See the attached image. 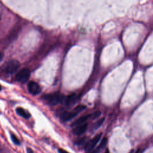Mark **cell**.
<instances>
[{
    "mask_svg": "<svg viewBox=\"0 0 153 153\" xmlns=\"http://www.w3.org/2000/svg\"><path fill=\"white\" fill-rule=\"evenodd\" d=\"M100 115H101V112L100 111H97L93 112V114H91V118L93 120L97 119L100 116Z\"/></svg>",
    "mask_w": 153,
    "mask_h": 153,
    "instance_id": "9a60e30c",
    "label": "cell"
},
{
    "mask_svg": "<svg viewBox=\"0 0 153 153\" xmlns=\"http://www.w3.org/2000/svg\"><path fill=\"white\" fill-rule=\"evenodd\" d=\"M58 152H59V153H69L68 151H66V150H65L63 149H62V148L58 149Z\"/></svg>",
    "mask_w": 153,
    "mask_h": 153,
    "instance_id": "2e32d148",
    "label": "cell"
},
{
    "mask_svg": "<svg viewBox=\"0 0 153 153\" xmlns=\"http://www.w3.org/2000/svg\"><path fill=\"white\" fill-rule=\"evenodd\" d=\"M105 121V118H101L100 119H99L98 120H97L91 126V129L93 130H97V128H99L103 123Z\"/></svg>",
    "mask_w": 153,
    "mask_h": 153,
    "instance_id": "7c38bea8",
    "label": "cell"
},
{
    "mask_svg": "<svg viewBox=\"0 0 153 153\" xmlns=\"http://www.w3.org/2000/svg\"><path fill=\"white\" fill-rule=\"evenodd\" d=\"M107 142H108L107 137H103L102 139L100 144L95 149H93L92 151L88 152L87 153H99L106 146Z\"/></svg>",
    "mask_w": 153,
    "mask_h": 153,
    "instance_id": "9c48e42d",
    "label": "cell"
},
{
    "mask_svg": "<svg viewBox=\"0 0 153 153\" xmlns=\"http://www.w3.org/2000/svg\"><path fill=\"white\" fill-rule=\"evenodd\" d=\"M88 124L87 123H84L83 124L78 126L75 127V128L73 129V133L75 135H81L82 134L85 132V131L87 129Z\"/></svg>",
    "mask_w": 153,
    "mask_h": 153,
    "instance_id": "52a82bcc",
    "label": "cell"
},
{
    "mask_svg": "<svg viewBox=\"0 0 153 153\" xmlns=\"http://www.w3.org/2000/svg\"><path fill=\"white\" fill-rule=\"evenodd\" d=\"M43 98L45 102H47L49 105L52 106L57 105L62 102H64L65 99V97L63 96L56 93L44 95L43 96Z\"/></svg>",
    "mask_w": 153,
    "mask_h": 153,
    "instance_id": "6da1fadb",
    "label": "cell"
},
{
    "mask_svg": "<svg viewBox=\"0 0 153 153\" xmlns=\"http://www.w3.org/2000/svg\"><path fill=\"white\" fill-rule=\"evenodd\" d=\"M85 108H86V107H85V106H84V105H78V106H77L76 107H75V108L74 109V111L75 112H76L77 114H78V113L81 112V111H82Z\"/></svg>",
    "mask_w": 153,
    "mask_h": 153,
    "instance_id": "5bb4252c",
    "label": "cell"
},
{
    "mask_svg": "<svg viewBox=\"0 0 153 153\" xmlns=\"http://www.w3.org/2000/svg\"><path fill=\"white\" fill-rule=\"evenodd\" d=\"M1 89H2V88H1V85H0V90H1Z\"/></svg>",
    "mask_w": 153,
    "mask_h": 153,
    "instance_id": "ffe728a7",
    "label": "cell"
},
{
    "mask_svg": "<svg viewBox=\"0 0 153 153\" xmlns=\"http://www.w3.org/2000/svg\"><path fill=\"white\" fill-rule=\"evenodd\" d=\"M102 133H99L97 135H96L93 139H91L88 142H87V143L85 144V148H84L85 150L87 152L92 151L96 145L97 144V143L100 140V139L102 137Z\"/></svg>",
    "mask_w": 153,
    "mask_h": 153,
    "instance_id": "277c9868",
    "label": "cell"
},
{
    "mask_svg": "<svg viewBox=\"0 0 153 153\" xmlns=\"http://www.w3.org/2000/svg\"><path fill=\"white\" fill-rule=\"evenodd\" d=\"M20 63L16 60H11L6 63L4 66V71L8 74H14L19 69Z\"/></svg>",
    "mask_w": 153,
    "mask_h": 153,
    "instance_id": "7a4b0ae2",
    "label": "cell"
},
{
    "mask_svg": "<svg viewBox=\"0 0 153 153\" xmlns=\"http://www.w3.org/2000/svg\"><path fill=\"white\" fill-rule=\"evenodd\" d=\"M76 100V96L75 95V94H72L69 95L66 97H65L64 102L66 105L71 106L72 105L75 103Z\"/></svg>",
    "mask_w": 153,
    "mask_h": 153,
    "instance_id": "30bf717a",
    "label": "cell"
},
{
    "mask_svg": "<svg viewBox=\"0 0 153 153\" xmlns=\"http://www.w3.org/2000/svg\"><path fill=\"white\" fill-rule=\"evenodd\" d=\"M16 112L19 115L22 117L24 118L27 119L30 117V113L27 111L23 109V108L19 107V108H16Z\"/></svg>",
    "mask_w": 153,
    "mask_h": 153,
    "instance_id": "8fae6325",
    "label": "cell"
},
{
    "mask_svg": "<svg viewBox=\"0 0 153 153\" xmlns=\"http://www.w3.org/2000/svg\"><path fill=\"white\" fill-rule=\"evenodd\" d=\"M105 153H109V152H108V151H106V152H105Z\"/></svg>",
    "mask_w": 153,
    "mask_h": 153,
    "instance_id": "44dd1931",
    "label": "cell"
},
{
    "mask_svg": "<svg viewBox=\"0 0 153 153\" xmlns=\"http://www.w3.org/2000/svg\"><path fill=\"white\" fill-rule=\"evenodd\" d=\"M89 118H91V114H87L84 116H82L79 118H78V119H76L75 121H74L72 124L71 126L72 127H76L81 124H83L85 123V121H87Z\"/></svg>",
    "mask_w": 153,
    "mask_h": 153,
    "instance_id": "ba28073f",
    "label": "cell"
},
{
    "mask_svg": "<svg viewBox=\"0 0 153 153\" xmlns=\"http://www.w3.org/2000/svg\"><path fill=\"white\" fill-rule=\"evenodd\" d=\"M30 76V71L27 69L20 70L16 75V80L21 83H25L28 81Z\"/></svg>",
    "mask_w": 153,
    "mask_h": 153,
    "instance_id": "3957f363",
    "label": "cell"
},
{
    "mask_svg": "<svg viewBox=\"0 0 153 153\" xmlns=\"http://www.w3.org/2000/svg\"><path fill=\"white\" fill-rule=\"evenodd\" d=\"M27 89L29 92L33 95H37L41 91V89L39 84L35 81H30L27 84Z\"/></svg>",
    "mask_w": 153,
    "mask_h": 153,
    "instance_id": "5b68a950",
    "label": "cell"
},
{
    "mask_svg": "<svg viewBox=\"0 0 153 153\" xmlns=\"http://www.w3.org/2000/svg\"><path fill=\"white\" fill-rule=\"evenodd\" d=\"M4 58V53H0V63L2 61V60Z\"/></svg>",
    "mask_w": 153,
    "mask_h": 153,
    "instance_id": "e0dca14e",
    "label": "cell"
},
{
    "mask_svg": "<svg viewBox=\"0 0 153 153\" xmlns=\"http://www.w3.org/2000/svg\"><path fill=\"white\" fill-rule=\"evenodd\" d=\"M10 134H11V138L13 142L16 145H20V141L19 140V139L17 137V136L14 133H11Z\"/></svg>",
    "mask_w": 153,
    "mask_h": 153,
    "instance_id": "4fadbf2b",
    "label": "cell"
},
{
    "mask_svg": "<svg viewBox=\"0 0 153 153\" xmlns=\"http://www.w3.org/2000/svg\"><path fill=\"white\" fill-rule=\"evenodd\" d=\"M27 153H33V151H32V149H30V148H27Z\"/></svg>",
    "mask_w": 153,
    "mask_h": 153,
    "instance_id": "ac0fdd59",
    "label": "cell"
},
{
    "mask_svg": "<svg viewBox=\"0 0 153 153\" xmlns=\"http://www.w3.org/2000/svg\"><path fill=\"white\" fill-rule=\"evenodd\" d=\"M130 153H133V150H132Z\"/></svg>",
    "mask_w": 153,
    "mask_h": 153,
    "instance_id": "d6986e66",
    "label": "cell"
},
{
    "mask_svg": "<svg viewBox=\"0 0 153 153\" xmlns=\"http://www.w3.org/2000/svg\"><path fill=\"white\" fill-rule=\"evenodd\" d=\"M77 113L75 112L74 111L72 112H68V111H65L60 114V118L63 121L66 122L68 121L74 117H75L77 115Z\"/></svg>",
    "mask_w": 153,
    "mask_h": 153,
    "instance_id": "8992f818",
    "label": "cell"
}]
</instances>
